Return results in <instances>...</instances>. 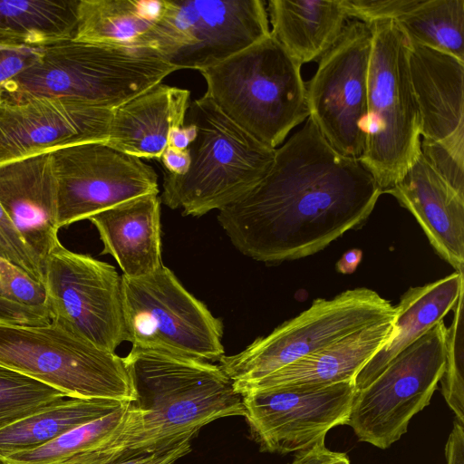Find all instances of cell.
Segmentation results:
<instances>
[{
	"label": "cell",
	"mask_w": 464,
	"mask_h": 464,
	"mask_svg": "<svg viewBox=\"0 0 464 464\" xmlns=\"http://www.w3.org/2000/svg\"><path fill=\"white\" fill-rule=\"evenodd\" d=\"M382 191L359 159L340 154L309 116L266 175L218 220L234 246L265 263L312 256L362 227Z\"/></svg>",
	"instance_id": "1"
},
{
	"label": "cell",
	"mask_w": 464,
	"mask_h": 464,
	"mask_svg": "<svg viewBox=\"0 0 464 464\" xmlns=\"http://www.w3.org/2000/svg\"><path fill=\"white\" fill-rule=\"evenodd\" d=\"M88 219L102 242L101 254L111 255L125 276L140 277L163 265L158 193L123 201Z\"/></svg>",
	"instance_id": "21"
},
{
	"label": "cell",
	"mask_w": 464,
	"mask_h": 464,
	"mask_svg": "<svg viewBox=\"0 0 464 464\" xmlns=\"http://www.w3.org/2000/svg\"><path fill=\"white\" fill-rule=\"evenodd\" d=\"M447 464H464V425L455 420L445 446Z\"/></svg>",
	"instance_id": "39"
},
{
	"label": "cell",
	"mask_w": 464,
	"mask_h": 464,
	"mask_svg": "<svg viewBox=\"0 0 464 464\" xmlns=\"http://www.w3.org/2000/svg\"><path fill=\"white\" fill-rule=\"evenodd\" d=\"M395 23L411 44L464 62V0H421Z\"/></svg>",
	"instance_id": "29"
},
{
	"label": "cell",
	"mask_w": 464,
	"mask_h": 464,
	"mask_svg": "<svg viewBox=\"0 0 464 464\" xmlns=\"http://www.w3.org/2000/svg\"><path fill=\"white\" fill-rule=\"evenodd\" d=\"M0 464H6V463L0 458Z\"/></svg>",
	"instance_id": "43"
},
{
	"label": "cell",
	"mask_w": 464,
	"mask_h": 464,
	"mask_svg": "<svg viewBox=\"0 0 464 464\" xmlns=\"http://www.w3.org/2000/svg\"><path fill=\"white\" fill-rule=\"evenodd\" d=\"M446 335L441 321L356 392L347 425L360 441L385 450L407 432L410 420L430 404L442 377Z\"/></svg>",
	"instance_id": "11"
},
{
	"label": "cell",
	"mask_w": 464,
	"mask_h": 464,
	"mask_svg": "<svg viewBox=\"0 0 464 464\" xmlns=\"http://www.w3.org/2000/svg\"><path fill=\"white\" fill-rule=\"evenodd\" d=\"M160 160L169 172L174 175L184 174L189 166L190 159L188 149L177 150L168 146L161 154Z\"/></svg>",
	"instance_id": "40"
},
{
	"label": "cell",
	"mask_w": 464,
	"mask_h": 464,
	"mask_svg": "<svg viewBox=\"0 0 464 464\" xmlns=\"http://www.w3.org/2000/svg\"><path fill=\"white\" fill-rule=\"evenodd\" d=\"M162 7L163 0H79L73 39L140 49Z\"/></svg>",
	"instance_id": "25"
},
{
	"label": "cell",
	"mask_w": 464,
	"mask_h": 464,
	"mask_svg": "<svg viewBox=\"0 0 464 464\" xmlns=\"http://www.w3.org/2000/svg\"><path fill=\"white\" fill-rule=\"evenodd\" d=\"M43 268L45 307L51 320L99 348L115 353L126 341L121 276L115 267L72 252L59 240Z\"/></svg>",
	"instance_id": "12"
},
{
	"label": "cell",
	"mask_w": 464,
	"mask_h": 464,
	"mask_svg": "<svg viewBox=\"0 0 464 464\" xmlns=\"http://www.w3.org/2000/svg\"><path fill=\"white\" fill-rule=\"evenodd\" d=\"M394 318L353 332L256 382L236 387L235 390L239 394L246 390L307 391L354 381L362 367L390 339Z\"/></svg>",
	"instance_id": "20"
},
{
	"label": "cell",
	"mask_w": 464,
	"mask_h": 464,
	"mask_svg": "<svg viewBox=\"0 0 464 464\" xmlns=\"http://www.w3.org/2000/svg\"><path fill=\"white\" fill-rule=\"evenodd\" d=\"M59 228L130 198L159 193L155 170L105 142L74 144L51 152Z\"/></svg>",
	"instance_id": "14"
},
{
	"label": "cell",
	"mask_w": 464,
	"mask_h": 464,
	"mask_svg": "<svg viewBox=\"0 0 464 464\" xmlns=\"http://www.w3.org/2000/svg\"><path fill=\"white\" fill-rule=\"evenodd\" d=\"M41 53L42 47L0 44V87L32 66Z\"/></svg>",
	"instance_id": "35"
},
{
	"label": "cell",
	"mask_w": 464,
	"mask_h": 464,
	"mask_svg": "<svg viewBox=\"0 0 464 464\" xmlns=\"http://www.w3.org/2000/svg\"><path fill=\"white\" fill-rule=\"evenodd\" d=\"M64 397L47 384L0 365V430Z\"/></svg>",
	"instance_id": "30"
},
{
	"label": "cell",
	"mask_w": 464,
	"mask_h": 464,
	"mask_svg": "<svg viewBox=\"0 0 464 464\" xmlns=\"http://www.w3.org/2000/svg\"><path fill=\"white\" fill-rule=\"evenodd\" d=\"M51 321L46 307L21 304L0 296L1 324L44 325Z\"/></svg>",
	"instance_id": "36"
},
{
	"label": "cell",
	"mask_w": 464,
	"mask_h": 464,
	"mask_svg": "<svg viewBox=\"0 0 464 464\" xmlns=\"http://www.w3.org/2000/svg\"><path fill=\"white\" fill-rule=\"evenodd\" d=\"M383 193L412 214L440 258L456 272H463L464 193L440 176L421 153Z\"/></svg>",
	"instance_id": "18"
},
{
	"label": "cell",
	"mask_w": 464,
	"mask_h": 464,
	"mask_svg": "<svg viewBox=\"0 0 464 464\" xmlns=\"http://www.w3.org/2000/svg\"><path fill=\"white\" fill-rule=\"evenodd\" d=\"M126 341L203 361L224 355L223 324L161 266L140 276L121 275Z\"/></svg>",
	"instance_id": "10"
},
{
	"label": "cell",
	"mask_w": 464,
	"mask_h": 464,
	"mask_svg": "<svg viewBox=\"0 0 464 464\" xmlns=\"http://www.w3.org/2000/svg\"><path fill=\"white\" fill-rule=\"evenodd\" d=\"M0 296L21 304L45 307L46 294L43 283L0 256Z\"/></svg>",
	"instance_id": "32"
},
{
	"label": "cell",
	"mask_w": 464,
	"mask_h": 464,
	"mask_svg": "<svg viewBox=\"0 0 464 464\" xmlns=\"http://www.w3.org/2000/svg\"><path fill=\"white\" fill-rule=\"evenodd\" d=\"M371 50L370 25L348 23L304 83L309 116L319 131L337 152L354 159L365 146Z\"/></svg>",
	"instance_id": "13"
},
{
	"label": "cell",
	"mask_w": 464,
	"mask_h": 464,
	"mask_svg": "<svg viewBox=\"0 0 464 464\" xmlns=\"http://www.w3.org/2000/svg\"><path fill=\"white\" fill-rule=\"evenodd\" d=\"M269 34L262 0H163L160 17L139 48L156 51L177 70L200 71Z\"/></svg>",
	"instance_id": "9"
},
{
	"label": "cell",
	"mask_w": 464,
	"mask_h": 464,
	"mask_svg": "<svg viewBox=\"0 0 464 464\" xmlns=\"http://www.w3.org/2000/svg\"><path fill=\"white\" fill-rule=\"evenodd\" d=\"M191 440L192 438H188L158 450L145 452L108 464H173L176 460L190 452Z\"/></svg>",
	"instance_id": "37"
},
{
	"label": "cell",
	"mask_w": 464,
	"mask_h": 464,
	"mask_svg": "<svg viewBox=\"0 0 464 464\" xmlns=\"http://www.w3.org/2000/svg\"><path fill=\"white\" fill-rule=\"evenodd\" d=\"M267 10L271 34L301 64L319 61L349 18L342 0H270Z\"/></svg>",
	"instance_id": "24"
},
{
	"label": "cell",
	"mask_w": 464,
	"mask_h": 464,
	"mask_svg": "<svg viewBox=\"0 0 464 464\" xmlns=\"http://www.w3.org/2000/svg\"><path fill=\"white\" fill-rule=\"evenodd\" d=\"M79 0L0 1V44L42 47L74 37Z\"/></svg>",
	"instance_id": "27"
},
{
	"label": "cell",
	"mask_w": 464,
	"mask_h": 464,
	"mask_svg": "<svg viewBox=\"0 0 464 464\" xmlns=\"http://www.w3.org/2000/svg\"><path fill=\"white\" fill-rule=\"evenodd\" d=\"M0 256L44 284V269L0 204Z\"/></svg>",
	"instance_id": "33"
},
{
	"label": "cell",
	"mask_w": 464,
	"mask_h": 464,
	"mask_svg": "<svg viewBox=\"0 0 464 464\" xmlns=\"http://www.w3.org/2000/svg\"><path fill=\"white\" fill-rule=\"evenodd\" d=\"M362 258V251L352 248L346 251L336 263V270L343 275L353 274Z\"/></svg>",
	"instance_id": "42"
},
{
	"label": "cell",
	"mask_w": 464,
	"mask_h": 464,
	"mask_svg": "<svg viewBox=\"0 0 464 464\" xmlns=\"http://www.w3.org/2000/svg\"><path fill=\"white\" fill-rule=\"evenodd\" d=\"M357 390L346 381L307 391L246 390L245 417L262 451L281 455L307 449L347 425Z\"/></svg>",
	"instance_id": "15"
},
{
	"label": "cell",
	"mask_w": 464,
	"mask_h": 464,
	"mask_svg": "<svg viewBox=\"0 0 464 464\" xmlns=\"http://www.w3.org/2000/svg\"><path fill=\"white\" fill-rule=\"evenodd\" d=\"M130 401L64 397L0 430V458L48 443Z\"/></svg>",
	"instance_id": "26"
},
{
	"label": "cell",
	"mask_w": 464,
	"mask_h": 464,
	"mask_svg": "<svg viewBox=\"0 0 464 464\" xmlns=\"http://www.w3.org/2000/svg\"><path fill=\"white\" fill-rule=\"evenodd\" d=\"M301 66L269 34L199 72L206 95L231 121L263 145L276 149L309 117Z\"/></svg>",
	"instance_id": "4"
},
{
	"label": "cell",
	"mask_w": 464,
	"mask_h": 464,
	"mask_svg": "<svg viewBox=\"0 0 464 464\" xmlns=\"http://www.w3.org/2000/svg\"><path fill=\"white\" fill-rule=\"evenodd\" d=\"M152 49L73 38L42 46L38 60L0 87V97H47L115 109L175 72Z\"/></svg>",
	"instance_id": "3"
},
{
	"label": "cell",
	"mask_w": 464,
	"mask_h": 464,
	"mask_svg": "<svg viewBox=\"0 0 464 464\" xmlns=\"http://www.w3.org/2000/svg\"><path fill=\"white\" fill-rule=\"evenodd\" d=\"M463 294L453 310L451 324L447 328L445 367L441 393L456 415V420L464 425V307Z\"/></svg>",
	"instance_id": "31"
},
{
	"label": "cell",
	"mask_w": 464,
	"mask_h": 464,
	"mask_svg": "<svg viewBox=\"0 0 464 464\" xmlns=\"http://www.w3.org/2000/svg\"><path fill=\"white\" fill-rule=\"evenodd\" d=\"M0 365L66 397L135 400L123 358L54 321L44 325L0 324Z\"/></svg>",
	"instance_id": "7"
},
{
	"label": "cell",
	"mask_w": 464,
	"mask_h": 464,
	"mask_svg": "<svg viewBox=\"0 0 464 464\" xmlns=\"http://www.w3.org/2000/svg\"><path fill=\"white\" fill-rule=\"evenodd\" d=\"M367 128L359 159L382 193L394 186L420 153L421 120L410 69V44L394 20L370 24Z\"/></svg>",
	"instance_id": "6"
},
{
	"label": "cell",
	"mask_w": 464,
	"mask_h": 464,
	"mask_svg": "<svg viewBox=\"0 0 464 464\" xmlns=\"http://www.w3.org/2000/svg\"><path fill=\"white\" fill-rule=\"evenodd\" d=\"M421 0H342L348 17L370 25L382 20H396L415 8Z\"/></svg>",
	"instance_id": "34"
},
{
	"label": "cell",
	"mask_w": 464,
	"mask_h": 464,
	"mask_svg": "<svg viewBox=\"0 0 464 464\" xmlns=\"http://www.w3.org/2000/svg\"><path fill=\"white\" fill-rule=\"evenodd\" d=\"M140 416L131 401L103 417L75 427L48 443L1 458L6 464H72L120 438Z\"/></svg>",
	"instance_id": "28"
},
{
	"label": "cell",
	"mask_w": 464,
	"mask_h": 464,
	"mask_svg": "<svg viewBox=\"0 0 464 464\" xmlns=\"http://www.w3.org/2000/svg\"><path fill=\"white\" fill-rule=\"evenodd\" d=\"M184 123L196 127L182 175L165 173L161 200L185 216L200 217L237 200L271 169L268 148L227 118L206 96L189 103Z\"/></svg>",
	"instance_id": "5"
},
{
	"label": "cell",
	"mask_w": 464,
	"mask_h": 464,
	"mask_svg": "<svg viewBox=\"0 0 464 464\" xmlns=\"http://www.w3.org/2000/svg\"><path fill=\"white\" fill-rule=\"evenodd\" d=\"M113 110L47 97H0V163L108 140Z\"/></svg>",
	"instance_id": "16"
},
{
	"label": "cell",
	"mask_w": 464,
	"mask_h": 464,
	"mask_svg": "<svg viewBox=\"0 0 464 464\" xmlns=\"http://www.w3.org/2000/svg\"><path fill=\"white\" fill-rule=\"evenodd\" d=\"M135 392L140 426L99 464L166 448L218 420L244 416L241 395L216 364L165 351L132 346L123 357Z\"/></svg>",
	"instance_id": "2"
},
{
	"label": "cell",
	"mask_w": 464,
	"mask_h": 464,
	"mask_svg": "<svg viewBox=\"0 0 464 464\" xmlns=\"http://www.w3.org/2000/svg\"><path fill=\"white\" fill-rule=\"evenodd\" d=\"M0 204L43 266L60 229L51 152L0 163Z\"/></svg>",
	"instance_id": "19"
},
{
	"label": "cell",
	"mask_w": 464,
	"mask_h": 464,
	"mask_svg": "<svg viewBox=\"0 0 464 464\" xmlns=\"http://www.w3.org/2000/svg\"><path fill=\"white\" fill-rule=\"evenodd\" d=\"M396 313L395 305L366 287L349 289L331 299L317 298L242 352L223 355L218 366L234 388L249 384L353 332L394 318Z\"/></svg>",
	"instance_id": "8"
},
{
	"label": "cell",
	"mask_w": 464,
	"mask_h": 464,
	"mask_svg": "<svg viewBox=\"0 0 464 464\" xmlns=\"http://www.w3.org/2000/svg\"><path fill=\"white\" fill-rule=\"evenodd\" d=\"M190 92L160 82L113 109L109 146L160 160L172 129L184 125Z\"/></svg>",
	"instance_id": "22"
},
{
	"label": "cell",
	"mask_w": 464,
	"mask_h": 464,
	"mask_svg": "<svg viewBox=\"0 0 464 464\" xmlns=\"http://www.w3.org/2000/svg\"><path fill=\"white\" fill-rule=\"evenodd\" d=\"M464 272L409 288L396 306L390 339L354 378L356 390L368 386L402 350L414 343L451 311L464 292Z\"/></svg>",
	"instance_id": "23"
},
{
	"label": "cell",
	"mask_w": 464,
	"mask_h": 464,
	"mask_svg": "<svg viewBox=\"0 0 464 464\" xmlns=\"http://www.w3.org/2000/svg\"><path fill=\"white\" fill-rule=\"evenodd\" d=\"M196 127L191 123L171 130L169 138V146L177 150H187L196 137Z\"/></svg>",
	"instance_id": "41"
},
{
	"label": "cell",
	"mask_w": 464,
	"mask_h": 464,
	"mask_svg": "<svg viewBox=\"0 0 464 464\" xmlns=\"http://www.w3.org/2000/svg\"><path fill=\"white\" fill-rule=\"evenodd\" d=\"M289 464H351L346 453L332 451L321 440L311 447L296 451Z\"/></svg>",
	"instance_id": "38"
},
{
	"label": "cell",
	"mask_w": 464,
	"mask_h": 464,
	"mask_svg": "<svg viewBox=\"0 0 464 464\" xmlns=\"http://www.w3.org/2000/svg\"><path fill=\"white\" fill-rule=\"evenodd\" d=\"M409 69L421 120L420 140L439 144L464 160V62L410 44Z\"/></svg>",
	"instance_id": "17"
}]
</instances>
